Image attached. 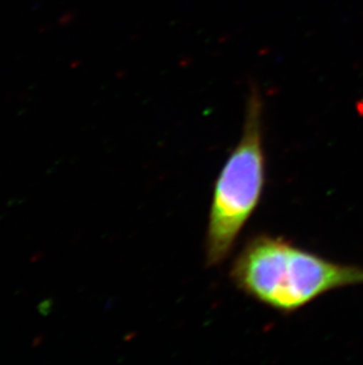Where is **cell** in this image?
Instances as JSON below:
<instances>
[{
    "mask_svg": "<svg viewBox=\"0 0 363 365\" xmlns=\"http://www.w3.org/2000/svg\"><path fill=\"white\" fill-rule=\"evenodd\" d=\"M263 110L262 93L256 86H251L242 136L214 186L206 235V262L209 267L221 265L229 258L263 195Z\"/></svg>",
    "mask_w": 363,
    "mask_h": 365,
    "instance_id": "obj_2",
    "label": "cell"
},
{
    "mask_svg": "<svg viewBox=\"0 0 363 365\" xmlns=\"http://www.w3.org/2000/svg\"><path fill=\"white\" fill-rule=\"evenodd\" d=\"M233 285L251 299L294 314L325 293L363 284V269L330 262L273 235H255L230 269Z\"/></svg>",
    "mask_w": 363,
    "mask_h": 365,
    "instance_id": "obj_1",
    "label": "cell"
}]
</instances>
